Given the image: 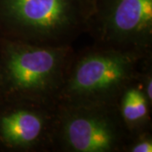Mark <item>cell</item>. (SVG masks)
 I'll return each instance as SVG.
<instances>
[{
    "label": "cell",
    "mask_w": 152,
    "mask_h": 152,
    "mask_svg": "<svg viewBox=\"0 0 152 152\" xmlns=\"http://www.w3.org/2000/svg\"><path fill=\"white\" fill-rule=\"evenodd\" d=\"M115 103L131 136L151 130L152 104L142 89L139 75L121 91Z\"/></svg>",
    "instance_id": "cell-7"
},
{
    "label": "cell",
    "mask_w": 152,
    "mask_h": 152,
    "mask_svg": "<svg viewBox=\"0 0 152 152\" xmlns=\"http://www.w3.org/2000/svg\"><path fill=\"white\" fill-rule=\"evenodd\" d=\"M58 104L0 98V149L52 151Z\"/></svg>",
    "instance_id": "cell-6"
},
{
    "label": "cell",
    "mask_w": 152,
    "mask_h": 152,
    "mask_svg": "<svg viewBox=\"0 0 152 152\" xmlns=\"http://www.w3.org/2000/svg\"><path fill=\"white\" fill-rule=\"evenodd\" d=\"M87 0H0V37L22 42L72 45L86 32Z\"/></svg>",
    "instance_id": "cell-2"
},
{
    "label": "cell",
    "mask_w": 152,
    "mask_h": 152,
    "mask_svg": "<svg viewBox=\"0 0 152 152\" xmlns=\"http://www.w3.org/2000/svg\"><path fill=\"white\" fill-rule=\"evenodd\" d=\"M86 32L99 47L152 54V0H95Z\"/></svg>",
    "instance_id": "cell-5"
},
{
    "label": "cell",
    "mask_w": 152,
    "mask_h": 152,
    "mask_svg": "<svg viewBox=\"0 0 152 152\" xmlns=\"http://www.w3.org/2000/svg\"><path fill=\"white\" fill-rule=\"evenodd\" d=\"M130 137L116 103L58 104L52 151L124 152Z\"/></svg>",
    "instance_id": "cell-4"
},
{
    "label": "cell",
    "mask_w": 152,
    "mask_h": 152,
    "mask_svg": "<svg viewBox=\"0 0 152 152\" xmlns=\"http://www.w3.org/2000/svg\"><path fill=\"white\" fill-rule=\"evenodd\" d=\"M124 152H152L151 130L131 136Z\"/></svg>",
    "instance_id": "cell-8"
},
{
    "label": "cell",
    "mask_w": 152,
    "mask_h": 152,
    "mask_svg": "<svg viewBox=\"0 0 152 152\" xmlns=\"http://www.w3.org/2000/svg\"><path fill=\"white\" fill-rule=\"evenodd\" d=\"M94 2H95V0H93V4H94ZM93 4H92V5H93Z\"/></svg>",
    "instance_id": "cell-9"
},
{
    "label": "cell",
    "mask_w": 152,
    "mask_h": 152,
    "mask_svg": "<svg viewBox=\"0 0 152 152\" xmlns=\"http://www.w3.org/2000/svg\"><path fill=\"white\" fill-rule=\"evenodd\" d=\"M72 45L48 46L0 37V98L57 104Z\"/></svg>",
    "instance_id": "cell-1"
},
{
    "label": "cell",
    "mask_w": 152,
    "mask_h": 152,
    "mask_svg": "<svg viewBox=\"0 0 152 152\" xmlns=\"http://www.w3.org/2000/svg\"><path fill=\"white\" fill-rule=\"evenodd\" d=\"M149 56L96 45L75 52L57 104L115 103L121 91L138 77Z\"/></svg>",
    "instance_id": "cell-3"
}]
</instances>
